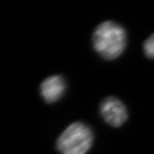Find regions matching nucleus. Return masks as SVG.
Returning <instances> with one entry per match:
<instances>
[{"instance_id": "f257e3e1", "label": "nucleus", "mask_w": 154, "mask_h": 154, "mask_svg": "<svg viewBox=\"0 0 154 154\" xmlns=\"http://www.w3.org/2000/svg\"><path fill=\"white\" fill-rule=\"evenodd\" d=\"M94 51L101 57L110 61L123 54L127 46L124 29L115 21L106 20L97 26L92 35Z\"/></svg>"}, {"instance_id": "f03ea898", "label": "nucleus", "mask_w": 154, "mask_h": 154, "mask_svg": "<svg viewBox=\"0 0 154 154\" xmlns=\"http://www.w3.org/2000/svg\"><path fill=\"white\" fill-rule=\"evenodd\" d=\"M94 134L83 122L70 124L57 140L56 146L61 154H87L91 148Z\"/></svg>"}, {"instance_id": "7ed1b4c3", "label": "nucleus", "mask_w": 154, "mask_h": 154, "mask_svg": "<svg viewBox=\"0 0 154 154\" xmlns=\"http://www.w3.org/2000/svg\"><path fill=\"white\" fill-rule=\"evenodd\" d=\"M100 113L103 120L114 128L123 125L128 117V109L124 104L113 96L107 97L101 101Z\"/></svg>"}, {"instance_id": "20e7f679", "label": "nucleus", "mask_w": 154, "mask_h": 154, "mask_svg": "<svg viewBox=\"0 0 154 154\" xmlns=\"http://www.w3.org/2000/svg\"><path fill=\"white\" fill-rule=\"evenodd\" d=\"M66 90V83L61 75L47 77L40 85V94L47 103H54L61 99Z\"/></svg>"}, {"instance_id": "39448f33", "label": "nucleus", "mask_w": 154, "mask_h": 154, "mask_svg": "<svg viewBox=\"0 0 154 154\" xmlns=\"http://www.w3.org/2000/svg\"><path fill=\"white\" fill-rule=\"evenodd\" d=\"M143 51L148 58L154 59V33L144 42Z\"/></svg>"}]
</instances>
